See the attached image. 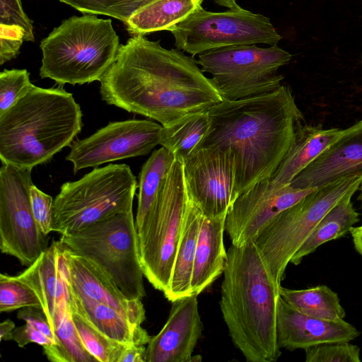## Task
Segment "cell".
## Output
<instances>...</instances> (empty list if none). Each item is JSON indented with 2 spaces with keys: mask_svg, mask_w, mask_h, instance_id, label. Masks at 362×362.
I'll use <instances>...</instances> for the list:
<instances>
[{
  "mask_svg": "<svg viewBox=\"0 0 362 362\" xmlns=\"http://www.w3.org/2000/svg\"><path fill=\"white\" fill-rule=\"evenodd\" d=\"M197 60L166 49L145 35L121 45L100 81V94L110 105L150 118L163 127L192 112L208 111L223 98Z\"/></svg>",
  "mask_w": 362,
  "mask_h": 362,
  "instance_id": "6da1fadb",
  "label": "cell"
},
{
  "mask_svg": "<svg viewBox=\"0 0 362 362\" xmlns=\"http://www.w3.org/2000/svg\"><path fill=\"white\" fill-rule=\"evenodd\" d=\"M208 112L211 126L197 151L217 146L232 152L239 194L273 175L304 123L291 89L284 85L267 94L223 99Z\"/></svg>",
  "mask_w": 362,
  "mask_h": 362,
  "instance_id": "7a4b0ae2",
  "label": "cell"
},
{
  "mask_svg": "<svg viewBox=\"0 0 362 362\" xmlns=\"http://www.w3.org/2000/svg\"><path fill=\"white\" fill-rule=\"evenodd\" d=\"M219 302L236 348L248 362H275L281 352L276 320L279 283L250 240L227 251Z\"/></svg>",
  "mask_w": 362,
  "mask_h": 362,
  "instance_id": "3957f363",
  "label": "cell"
},
{
  "mask_svg": "<svg viewBox=\"0 0 362 362\" xmlns=\"http://www.w3.org/2000/svg\"><path fill=\"white\" fill-rule=\"evenodd\" d=\"M83 126L82 112L62 86L32 90L0 115L1 163L33 169L70 146Z\"/></svg>",
  "mask_w": 362,
  "mask_h": 362,
  "instance_id": "277c9868",
  "label": "cell"
},
{
  "mask_svg": "<svg viewBox=\"0 0 362 362\" xmlns=\"http://www.w3.org/2000/svg\"><path fill=\"white\" fill-rule=\"evenodd\" d=\"M120 46L111 19L88 13L71 16L42 40L40 76L59 86L100 81Z\"/></svg>",
  "mask_w": 362,
  "mask_h": 362,
  "instance_id": "5b68a950",
  "label": "cell"
},
{
  "mask_svg": "<svg viewBox=\"0 0 362 362\" xmlns=\"http://www.w3.org/2000/svg\"><path fill=\"white\" fill-rule=\"evenodd\" d=\"M138 182L130 167L110 163L62 184L53 202L52 231H80L117 213L132 210Z\"/></svg>",
  "mask_w": 362,
  "mask_h": 362,
  "instance_id": "8992f818",
  "label": "cell"
},
{
  "mask_svg": "<svg viewBox=\"0 0 362 362\" xmlns=\"http://www.w3.org/2000/svg\"><path fill=\"white\" fill-rule=\"evenodd\" d=\"M59 241L96 264L128 299L146 296L139 236L132 210L117 213Z\"/></svg>",
  "mask_w": 362,
  "mask_h": 362,
  "instance_id": "52a82bcc",
  "label": "cell"
},
{
  "mask_svg": "<svg viewBox=\"0 0 362 362\" xmlns=\"http://www.w3.org/2000/svg\"><path fill=\"white\" fill-rule=\"evenodd\" d=\"M189 203L183 163L175 160L148 218L137 232L144 276L163 293L170 284Z\"/></svg>",
  "mask_w": 362,
  "mask_h": 362,
  "instance_id": "ba28073f",
  "label": "cell"
},
{
  "mask_svg": "<svg viewBox=\"0 0 362 362\" xmlns=\"http://www.w3.org/2000/svg\"><path fill=\"white\" fill-rule=\"evenodd\" d=\"M361 182L362 177L356 176L316 187L260 230L253 240L279 283L291 259L318 222L344 196L356 192Z\"/></svg>",
  "mask_w": 362,
  "mask_h": 362,
  "instance_id": "9c48e42d",
  "label": "cell"
},
{
  "mask_svg": "<svg viewBox=\"0 0 362 362\" xmlns=\"http://www.w3.org/2000/svg\"><path fill=\"white\" fill-rule=\"evenodd\" d=\"M291 57L277 45H247L204 52L198 55L197 62L203 72L211 76L223 99L235 100L277 90L284 78L278 69Z\"/></svg>",
  "mask_w": 362,
  "mask_h": 362,
  "instance_id": "30bf717a",
  "label": "cell"
},
{
  "mask_svg": "<svg viewBox=\"0 0 362 362\" xmlns=\"http://www.w3.org/2000/svg\"><path fill=\"white\" fill-rule=\"evenodd\" d=\"M177 49L199 55L213 49L238 45H275L281 36L270 19L240 6L221 12L203 8L171 27Z\"/></svg>",
  "mask_w": 362,
  "mask_h": 362,
  "instance_id": "8fae6325",
  "label": "cell"
},
{
  "mask_svg": "<svg viewBox=\"0 0 362 362\" xmlns=\"http://www.w3.org/2000/svg\"><path fill=\"white\" fill-rule=\"evenodd\" d=\"M32 170L4 163L0 169V250L27 267L48 247L32 211Z\"/></svg>",
  "mask_w": 362,
  "mask_h": 362,
  "instance_id": "7c38bea8",
  "label": "cell"
},
{
  "mask_svg": "<svg viewBox=\"0 0 362 362\" xmlns=\"http://www.w3.org/2000/svg\"><path fill=\"white\" fill-rule=\"evenodd\" d=\"M163 126L149 119L112 122L90 136L76 139L66 159L73 170L148 154L160 145Z\"/></svg>",
  "mask_w": 362,
  "mask_h": 362,
  "instance_id": "4fadbf2b",
  "label": "cell"
},
{
  "mask_svg": "<svg viewBox=\"0 0 362 362\" xmlns=\"http://www.w3.org/2000/svg\"><path fill=\"white\" fill-rule=\"evenodd\" d=\"M190 201L209 218L226 215L239 196L232 152L217 146L202 148L183 162Z\"/></svg>",
  "mask_w": 362,
  "mask_h": 362,
  "instance_id": "5bb4252c",
  "label": "cell"
},
{
  "mask_svg": "<svg viewBox=\"0 0 362 362\" xmlns=\"http://www.w3.org/2000/svg\"><path fill=\"white\" fill-rule=\"evenodd\" d=\"M316 187L296 189L278 186L269 178L239 194L228 211L225 231L232 245L240 246L253 240L277 214L291 206Z\"/></svg>",
  "mask_w": 362,
  "mask_h": 362,
  "instance_id": "9a60e30c",
  "label": "cell"
},
{
  "mask_svg": "<svg viewBox=\"0 0 362 362\" xmlns=\"http://www.w3.org/2000/svg\"><path fill=\"white\" fill-rule=\"evenodd\" d=\"M202 329L197 296L173 301L165 324L147 344L146 362H191Z\"/></svg>",
  "mask_w": 362,
  "mask_h": 362,
  "instance_id": "2e32d148",
  "label": "cell"
},
{
  "mask_svg": "<svg viewBox=\"0 0 362 362\" xmlns=\"http://www.w3.org/2000/svg\"><path fill=\"white\" fill-rule=\"evenodd\" d=\"M362 177V119L344 129L340 137L299 173L289 185L319 187L339 180Z\"/></svg>",
  "mask_w": 362,
  "mask_h": 362,
  "instance_id": "e0dca14e",
  "label": "cell"
},
{
  "mask_svg": "<svg viewBox=\"0 0 362 362\" xmlns=\"http://www.w3.org/2000/svg\"><path fill=\"white\" fill-rule=\"evenodd\" d=\"M276 333L279 347L289 351L305 350L325 343L351 341L360 334L355 327L344 319L332 321L308 316L288 304L281 296L278 301Z\"/></svg>",
  "mask_w": 362,
  "mask_h": 362,
  "instance_id": "ac0fdd59",
  "label": "cell"
},
{
  "mask_svg": "<svg viewBox=\"0 0 362 362\" xmlns=\"http://www.w3.org/2000/svg\"><path fill=\"white\" fill-rule=\"evenodd\" d=\"M64 249L68 264L70 287L75 293L109 305L132 323L141 325L146 319L141 300L128 299L93 262L65 246Z\"/></svg>",
  "mask_w": 362,
  "mask_h": 362,
  "instance_id": "d6986e66",
  "label": "cell"
},
{
  "mask_svg": "<svg viewBox=\"0 0 362 362\" xmlns=\"http://www.w3.org/2000/svg\"><path fill=\"white\" fill-rule=\"evenodd\" d=\"M226 215L202 214L191 281V295L198 296L223 272L227 251L223 242Z\"/></svg>",
  "mask_w": 362,
  "mask_h": 362,
  "instance_id": "ffe728a7",
  "label": "cell"
},
{
  "mask_svg": "<svg viewBox=\"0 0 362 362\" xmlns=\"http://www.w3.org/2000/svg\"><path fill=\"white\" fill-rule=\"evenodd\" d=\"M343 132L344 129L339 128L323 129L320 125L302 124L297 130L290 150L269 179L278 186L289 185Z\"/></svg>",
  "mask_w": 362,
  "mask_h": 362,
  "instance_id": "44dd1931",
  "label": "cell"
},
{
  "mask_svg": "<svg viewBox=\"0 0 362 362\" xmlns=\"http://www.w3.org/2000/svg\"><path fill=\"white\" fill-rule=\"evenodd\" d=\"M71 310L86 318L110 339L122 344L146 345L151 337L141 325L132 323L113 308L75 293L69 284Z\"/></svg>",
  "mask_w": 362,
  "mask_h": 362,
  "instance_id": "7402d4cb",
  "label": "cell"
},
{
  "mask_svg": "<svg viewBox=\"0 0 362 362\" xmlns=\"http://www.w3.org/2000/svg\"><path fill=\"white\" fill-rule=\"evenodd\" d=\"M202 217V212L189 199L170 284L163 293L172 303L191 296V281Z\"/></svg>",
  "mask_w": 362,
  "mask_h": 362,
  "instance_id": "603a6c76",
  "label": "cell"
},
{
  "mask_svg": "<svg viewBox=\"0 0 362 362\" xmlns=\"http://www.w3.org/2000/svg\"><path fill=\"white\" fill-rule=\"evenodd\" d=\"M203 0H155L134 13L124 25L132 36L168 30L202 7Z\"/></svg>",
  "mask_w": 362,
  "mask_h": 362,
  "instance_id": "cb8c5ba5",
  "label": "cell"
},
{
  "mask_svg": "<svg viewBox=\"0 0 362 362\" xmlns=\"http://www.w3.org/2000/svg\"><path fill=\"white\" fill-rule=\"evenodd\" d=\"M354 193L347 194L325 214L292 257L290 263L299 264L304 257L313 253L320 245L350 233L359 221V214L351 202Z\"/></svg>",
  "mask_w": 362,
  "mask_h": 362,
  "instance_id": "d4e9b609",
  "label": "cell"
},
{
  "mask_svg": "<svg viewBox=\"0 0 362 362\" xmlns=\"http://www.w3.org/2000/svg\"><path fill=\"white\" fill-rule=\"evenodd\" d=\"M60 247L59 240L54 241L32 264L16 276L37 293L54 332Z\"/></svg>",
  "mask_w": 362,
  "mask_h": 362,
  "instance_id": "484cf974",
  "label": "cell"
},
{
  "mask_svg": "<svg viewBox=\"0 0 362 362\" xmlns=\"http://www.w3.org/2000/svg\"><path fill=\"white\" fill-rule=\"evenodd\" d=\"M210 126L208 111L187 114L163 127L160 146L183 163L197 150Z\"/></svg>",
  "mask_w": 362,
  "mask_h": 362,
  "instance_id": "4316f807",
  "label": "cell"
},
{
  "mask_svg": "<svg viewBox=\"0 0 362 362\" xmlns=\"http://www.w3.org/2000/svg\"><path fill=\"white\" fill-rule=\"evenodd\" d=\"M175 160L169 150L161 146L153 151L142 165L138 182V206L135 221L137 232L148 218L160 187Z\"/></svg>",
  "mask_w": 362,
  "mask_h": 362,
  "instance_id": "83f0119b",
  "label": "cell"
},
{
  "mask_svg": "<svg viewBox=\"0 0 362 362\" xmlns=\"http://www.w3.org/2000/svg\"><path fill=\"white\" fill-rule=\"evenodd\" d=\"M279 293L288 304L308 316L337 321L346 315L337 293L325 285L300 290L281 286Z\"/></svg>",
  "mask_w": 362,
  "mask_h": 362,
  "instance_id": "f1b7e54d",
  "label": "cell"
},
{
  "mask_svg": "<svg viewBox=\"0 0 362 362\" xmlns=\"http://www.w3.org/2000/svg\"><path fill=\"white\" fill-rule=\"evenodd\" d=\"M57 344L44 348L47 358L53 362H98L83 346L68 308L57 327Z\"/></svg>",
  "mask_w": 362,
  "mask_h": 362,
  "instance_id": "f546056e",
  "label": "cell"
},
{
  "mask_svg": "<svg viewBox=\"0 0 362 362\" xmlns=\"http://www.w3.org/2000/svg\"><path fill=\"white\" fill-rule=\"evenodd\" d=\"M71 313L74 323L86 349L99 362H118L127 344L110 339L81 315L72 310Z\"/></svg>",
  "mask_w": 362,
  "mask_h": 362,
  "instance_id": "4dcf8cb0",
  "label": "cell"
},
{
  "mask_svg": "<svg viewBox=\"0 0 362 362\" xmlns=\"http://www.w3.org/2000/svg\"><path fill=\"white\" fill-rule=\"evenodd\" d=\"M83 13L104 15L126 23L155 0H59Z\"/></svg>",
  "mask_w": 362,
  "mask_h": 362,
  "instance_id": "1f68e13d",
  "label": "cell"
},
{
  "mask_svg": "<svg viewBox=\"0 0 362 362\" xmlns=\"http://www.w3.org/2000/svg\"><path fill=\"white\" fill-rule=\"evenodd\" d=\"M42 309L35 291L16 276L0 275V312H11L24 308Z\"/></svg>",
  "mask_w": 362,
  "mask_h": 362,
  "instance_id": "d6a6232c",
  "label": "cell"
},
{
  "mask_svg": "<svg viewBox=\"0 0 362 362\" xmlns=\"http://www.w3.org/2000/svg\"><path fill=\"white\" fill-rule=\"evenodd\" d=\"M34 86L26 69H4L0 73V115L25 96Z\"/></svg>",
  "mask_w": 362,
  "mask_h": 362,
  "instance_id": "836d02e7",
  "label": "cell"
},
{
  "mask_svg": "<svg viewBox=\"0 0 362 362\" xmlns=\"http://www.w3.org/2000/svg\"><path fill=\"white\" fill-rule=\"evenodd\" d=\"M305 351L306 362H361L360 348L349 341L322 344Z\"/></svg>",
  "mask_w": 362,
  "mask_h": 362,
  "instance_id": "e575fe53",
  "label": "cell"
},
{
  "mask_svg": "<svg viewBox=\"0 0 362 362\" xmlns=\"http://www.w3.org/2000/svg\"><path fill=\"white\" fill-rule=\"evenodd\" d=\"M0 25L21 27L25 32V41L35 40L33 21L24 12L21 0H0Z\"/></svg>",
  "mask_w": 362,
  "mask_h": 362,
  "instance_id": "d590c367",
  "label": "cell"
},
{
  "mask_svg": "<svg viewBox=\"0 0 362 362\" xmlns=\"http://www.w3.org/2000/svg\"><path fill=\"white\" fill-rule=\"evenodd\" d=\"M32 211L42 232L47 235L52 231V197L41 191L34 184L30 187Z\"/></svg>",
  "mask_w": 362,
  "mask_h": 362,
  "instance_id": "8d00e7d4",
  "label": "cell"
},
{
  "mask_svg": "<svg viewBox=\"0 0 362 362\" xmlns=\"http://www.w3.org/2000/svg\"><path fill=\"white\" fill-rule=\"evenodd\" d=\"M0 64L15 58L25 40V30L16 25H0Z\"/></svg>",
  "mask_w": 362,
  "mask_h": 362,
  "instance_id": "74e56055",
  "label": "cell"
},
{
  "mask_svg": "<svg viewBox=\"0 0 362 362\" xmlns=\"http://www.w3.org/2000/svg\"><path fill=\"white\" fill-rule=\"evenodd\" d=\"M17 317L30 324L57 344L54 332L42 309L34 307L21 308L17 313Z\"/></svg>",
  "mask_w": 362,
  "mask_h": 362,
  "instance_id": "f35d334b",
  "label": "cell"
},
{
  "mask_svg": "<svg viewBox=\"0 0 362 362\" xmlns=\"http://www.w3.org/2000/svg\"><path fill=\"white\" fill-rule=\"evenodd\" d=\"M13 340L20 347L30 343H35L44 348L56 345V342L28 323L16 327L13 332Z\"/></svg>",
  "mask_w": 362,
  "mask_h": 362,
  "instance_id": "ab89813d",
  "label": "cell"
},
{
  "mask_svg": "<svg viewBox=\"0 0 362 362\" xmlns=\"http://www.w3.org/2000/svg\"><path fill=\"white\" fill-rule=\"evenodd\" d=\"M145 345L127 344L124 348L118 362H146Z\"/></svg>",
  "mask_w": 362,
  "mask_h": 362,
  "instance_id": "60d3db41",
  "label": "cell"
},
{
  "mask_svg": "<svg viewBox=\"0 0 362 362\" xmlns=\"http://www.w3.org/2000/svg\"><path fill=\"white\" fill-rule=\"evenodd\" d=\"M16 328L15 323L7 319L0 324V340H13V332Z\"/></svg>",
  "mask_w": 362,
  "mask_h": 362,
  "instance_id": "b9f144b4",
  "label": "cell"
},
{
  "mask_svg": "<svg viewBox=\"0 0 362 362\" xmlns=\"http://www.w3.org/2000/svg\"><path fill=\"white\" fill-rule=\"evenodd\" d=\"M356 250L362 256V226L353 227L350 231Z\"/></svg>",
  "mask_w": 362,
  "mask_h": 362,
  "instance_id": "7bdbcfd3",
  "label": "cell"
},
{
  "mask_svg": "<svg viewBox=\"0 0 362 362\" xmlns=\"http://www.w3.org/2000/svg\"><path fill=\"white\" fill-rule=\"evenodd\" d=\"M215 3L219 6L226 7L228 8H233L240 6L237 0H214Z\"/></svg>",
  "mask_w": 362,
  "mask_h": 362,
  "instance_id": "ee69618b",
  "label": "cell"
},
{
  "mask_svg": "<svg viewBox=\"0 0 362 362\" xmlns=\"http://www.w3.org/2000/svg\"><path fill=\"white\" fill-rule=\"evenodd\" d=\"M359 199H361V201L362 202V182L361 184V194L359 196Z\"/></svg>",
  "mask_w": 362,
  "mask_h": 362,
  "instance_id": "f6af8a7d",
  "label": "cell"
},
{
  "mask_svg": "<svg viewBox=\"0 0 362 362\" xmlns=\"http://www.w3.org/2000/svg\"><path fill=\"white\" fill-rule=\"evenodd\" d=\"M361 62H362V56H361Z\"/></svg>",
  "mask_w": 362,
  "mask_h": 362,
  "instance_id": "bcb514c9",
  "label": "cell"
}]
</instances>
